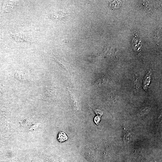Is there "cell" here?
<instances>
[{
	"instance_id": "5b68a950",
	"label": "cell",
	"mask_w": 162,
	"mask_h": 162,
	"mask_svg": "<svg viewBox=\"0 0 162 162\" xmlns=\"http://www.w3.org/2000/svg\"><path fill=\"white\" fill-rule=\"evenodd\" d=\"M100 120V117L98 116H96L94 118V121L97 124H99Z\"/></svg>"
},
{
	"instance_id": "7a4b0ae2",
	"label": "cell",
	"mask_w": 162,
	"mask_h": 162,
	"mask_svg": "<svg viewBox=\"0 0 162 162\" xmlns=\"http://www.w3.org/2000/svg\"><path fill=\"white\" fill-rule=\"evenodd\" d=\"M11 37L16 41L19 42H27L29 41L28 39L26 38V35L21 34H11Z\"/></svg>"
},
{
	"instance_id": "277c9868",
	"label": "cell",
	"mask_w": 162,
	"mask_h": 162,
	"mask_svg": "<svg viewBox=\"0 0 162 162\" xmlns=\"http://www.w3.org/2000/svg\"><path fill=\"white\" fill-rule=\"evenodd\" d=\"M68 137L66 134L63 132H60L58 134V140L60 142H63L68 140Z\"/></svg>"
},
{
	"instance_id": "3957f363",
	"label": "cell",
	"mask_w": 162,
	"mask_h": 162,
	"mask_svg": "<svg viewBox=\"0 0 162 162\" xmlns=\"http://www.w3.org/2000/svg\"><path fill=\"white\" fill-rule=\"evenodd\" d=\"M151 80L150 74L148 72L145 77L143 83V89L146 90L150 84Z\"/></svg>"
},
{
	"instance_id": "6da1fadb",
	"label": "cell",
	"mask_w": 162,
	"mask_h": 162,
	"mask_svg": "<svg viewBox=\"0 0 162 162\" xmlns=\"http://www.w3.org/2000/svg\"><path fill=\"white\" fill-rule=\"evenodd\" d=\"M48 15L49 17L51 20H62L66 19L69 15V14L66 12L60 10Z\"/></svg>"
}]
</instances>
